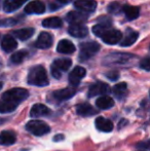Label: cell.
<instances>
[{"label": "cell", "mask_w": 150, "mask_h": 151, "mask_svg": "<svg viewBox=\"0 0 150 151\" xmlns=\"http://www.w3.org/2000/svg\"><path fill=\"white\" fill-rule=\"evenodd\" d=\"M68 32L73 36V37L77 38H83L88 35V30L85 26H83L82 24H73L69 27Z\"/></svg>", "instance_id": "5bb4252c"}, {"label": "cell", "mask_w": 150, "mask_h": 151, "mask_svg": "<svg viewBox=\"0 0 150 151\" xmlns=\"http://www.w3.org/2000/svg\"><path fill=\"white\" fill-rule=\"evenodd\" d=\"M112 93L116 98L121 99L128 93V86H126V82H120V83L114 86V88H112Z\"/></svg>", "instance_id": "4316f807"}, {"label": "cell", "mask_w": 150, "mask_h": 151, "mask_svg": "<svg viewBox=\"0 0 150 151\" xmlns=\"http://www.w3.org/2000/svg\"><path fill=\"white\" fill-rule=\"evenodd\" d=\"M76 112H77V114H79L81 116H92L97 113L96 109L88 103H82L77 105Z\"/></svg>", "instance_id": "44dd1931"}, {"label": "cell", "mask_w": 150, "mask_h": 151, "mask_svg": "<svg viewBox=\"0 0 150 151\" xmlns=\"http://www.w3.org/2000/svg\"><path fill=\"white\" fill-rule=\"evenodd\" d=\"M1 86H2V83H0V88H1Z\"/></svg>", "instance_id": "74e56055"}, {"label": "cell", "mask_w": 150, "mask_h": 151, "mask_svg": "<svg viewBox=\"0 0 150 151\" xmlns=\"http://www.w3.org/2000/svg\"><path fill=\"white\" fill-rule=\"evenodd\" d=\"M74 6L81 12H92L96 9L97 2L95 0H77L74 3Z\"/></svg>", "instance_id": "4fadbf2b"}, {"label": "cell", "mask_w": 150, "mask_h": 151, "mask_svg": "<svg viewBox=\"0 0 150 151\" xmlns=\"http://www.w3.org/2000/svg\"><path fill=\"white\" fill-rule=\"evenodd\" d=\"M86 71L82 67H75L69 74V82L72 86H77L80 82V80L85 76Z\"/></svg>", "instance_id": "8fae6325"}, {"label": "cell", "mask_w": 150, "mask_h": 151, "mask_svg": "<svg viewBox=\"0 0 150 151\" xmlns=\"http://www.w3.org/2000/svg\"><path fill=\"white\" fill-rule=\"evenodd\" d=\"M25 12H26V14H41L45 12V5L39 0L31 1L25 7Z\"/></svg>", "instance_id": "9c48e42d"}, {"label": "cell", "mask_w": 150, "mask_h": 151, "mask_svg": "<svg viewBox=\"0 0 150 151\" xmlns=\"http://www.w3.org/2000/svg\"><path fill=\"white\" fill-rule=\"evenodd\" d=\"M57 1H59L60 3H63V4H67V3H69V2L72 1V0H57Z\"/></svg>", "instance_id": "8d00e7d4"}, {"label": "cell", "mask_w": 150, "mask_h": 151, "mask_svg": "<svg viewBox=\"0 0 150 151\" xmlns=\"http://www.w3.org/2000/svg\"><path fill=\"white\" fill-rule=\"evenodd\" d=\"M50 114V110L46 107L43 104H35L32 108H31L30 115L31 117H42V116H47Z\"/></svg>", "instance_id": "9a60e30c"}, {"label": "cell", "mask_w": 150, "mask_h": 151, "mask_svg": "<svg viewBox=\"0 0 150 151\" xmlns=\"http://www.w3.org/2000/svg\"><path fill=\"white\" fill-rule=\"evenodd\" d=\"M17 46H18V43H17L16 39H14L11 35L4 36L1 42V47L4 52H12V50H16Z\"/></svg>", "instance_id": "d6986e66"}, {"label": "cell", "mask_w": 150, "mask_h": 151, "mask_svg": "<svg viewBox=\"0 0 150 151\" xmlns=\"http://www.w3.org/2000/svg\"><path fill=\"white\" fill-rule=\"evenodd\" d=\"M96 105L98 106L100 109H109V108H112L114 105V101L112 98L108 97V96H101L99 99H97Z\"/></svg>", "instance_id": "cb8c5ba5"}, {"label": "cell", "mask_w": 150, "mask_h": 151, "mask_svg": "<svg viewBox=\"0 0 150 151\" xmlns=\"http://www.w3.org/2000/svg\"><path fill=\"white\" fill-rule=\"evenodd\" d=\"M52 44V36L47 32H42L40 35L38 36L36 42H35V46L41 50H46L50 48Z\"/></svg>", "instance_id": "ba28073f"}, {"label": "cell", "mask_w": 150, "mask_h": 151, "mask_svg": "<svg viewBox=\"0 0 150 151\" xmlns=\"http://www.w3.org/2000/svg\"><path fill=\"white\" fill-rule=\"evenodd\" d=\"M120 10H122V7L117 2H113V3H111L110 5L108 6V12H111V14H117Z\"/></svg>", "instance_id": "1f68e13d"}, {"label": "cell", "mask_w": 150, "mask_h": 151, "mask_svg": "<svg viewBox=\"0 0 150 151\" xmlns=\"http://www.w3.org/2000/svg\"><path fill=\"white\" fill-rule=\"evenodd\" d=\"M17 141L16 135L12 132L9 131H3L0 134V145H12Z\"/></svg>", "instance_id": "603a6c76"}, {"label": "cell", "mask_w": 150, "mask_h": 151, "mask_svg": "<svg viewBox=\"0 0 150 151\" xmlns=\"http://www.w3.org/2000/svg\"><path fill=\"white\" fill-rule=\"evenodd\" d=\"M109 29H110V25L106 24V23H102V24L96 25V26L93 28V32H94L97 36L101 37V36H102L106 31H108Z\"/></svg>", "instance_id": "4dcf8cb0"}, {"label": "cell", "mask_w": 150, "mask_h": 151, "mask_svg": "<svg viewBox=\"0 0 150 151\" xmlns=\"http://www.w3.org/2000/svg\"><path fill=\"white\" fill-rule=\"evenodd\" d=\"M75 46L70 40L67 39H63L59 42L58 46H57V50L61 54H65V55H69V54H73L75 52Z\"/></svg>", "instance_id": "ac0fdd59"}, {"label": "cell", "mask_w": 150, "mask_h": 151, "mask_svg": "<svg viewBox=\"0 0 150 151\" xmlns=\"http://www.w3.org/2000/svg\"><path fill=\"white\" fill-rule=\"evenodd\" d=\"M63 139H64V136L63 135H57L54 140L55 141H59V140H63Z\"/></svg>", "instance_id": "d590c367"}, {"label": "cell", "mask_w": 150, "mask_h": 151, "mask_svg": "<svg viewBox=\"0 0 150 151\" xmlns=\"http://www.w3.org/2000/svg\"><path fill=\"white\" fill-rule=\"evenodd\" d=\"M109 86L106 83L103 82H97V83L90 86V90H88V97H96V96H102L108 93Z\"/></svg>", "instance_id": "7c38bea8"}, {"label": "cell", "mask_w": 150, "mask_h": 151, "mask_svg": "<svg viewBox=\"0 0 150 151\" xmlns=\"http://www.w3.org/2000/svg\"><path fill=\"white\" fill-rule=\"evenodd\" d=\"M72 65V61L70 59H57L52 65V74L55 78L59 79L62 76V72L69 70Z\"/></svg>", "instance_id": "8992f818"}, {"label": "cell", "mask_w": 150, "mask_h": 151, "mask_svg": "<svg viewBox=\"0 0 150 151\" xmlns=\"http://www.w3.org/2000/svg\"><path fill=\"white\" fill-rule=\"evenodd\" d=\"M122 12H124L126 19L128 21H133L135 19H137L140 14V10L137 6H132V5H126L122 7Z\"/></svg>", "instance_id": "d4e9b609"}, {"label": "cell", "mask_w": 150, "mask_h": 151, "mask_svg": "<svg viewBox=\"0 0 150 151\" xmlns=\"http://www.w3.org/2000/svg\"><path fill=\"white\" fill-rule=\"evenodd\" d=\"M18 105L11 102L2 100L0 101V113H10V112L14 111L17 109Z\"/></svg>", "instance_id": "f1b7e54d"}, {"label": "cell", "mask_w": 150, "mask_h": 151, "mask_svg": "<svg viewBox=\"0 0 150 151\" xmlns=\"http://www.w3.org/2000/svg\"><path fill=\"white\" fill-rule=\"evenodd\" d=\"M27 56H28V52L26 50H20V52H17L12 55L11 58H10V61L14 64H21L26 59Z\"/></svg>", "instance_id": "f546056e"}, {"label": "cell", "mask_w": 150, "mask_h": 151, "mask_svg": "<svg viewBox=\"0 0 150 151\" xmlns=\"http://www.w3.org/2000/svg\"><path fill=\"white\" fill-rule=\"evenodd\" d=\"M118 76H119V74L115 71H112V72H110V73L107 74V77L110 78L111 80H116L118 78Z\"/></svg>", "instance_id": "e575fe53"}, {"label": "cell", "mask_w": 150, "mask_h": 151, "mask_svg": "<svg viewBox=\"0 0 150 151\" xmlns=\"http://www.w3.org/2000/svg\"><path fill=\"white\" fill-rule=\"evenodd\" d=\"M95 124H96V127L99 131L104 132V133H109V132H111L113 129L112 121L107 119V118H105V117H102V116L96 118Z\"/></svg>", "instance_id": "2e32d148"}, {"label": "cell", "mask_w": 150, "mask_h": 151, "mask_svg": "<svg viewBox=\"0 0 150 151\" xmlns=\"http://www.w3.org/2000/svg\"><path fill=\"white\" fill-rule=\"evenodd\" d=\"M137 147L140 148V149H145V150H150V140L144 142H140V143L137 144Z\"/></svg>", "instance_id": "836d02e7"}, {"label": "cell", "mask_w": 150, "mask_h": 151, "mask_svg": "<svg viewBox=\"0 0 150 151\" xmlns=\"http://www.w3.org/2000/svg\"><path fill=\"white\" fill-rule=\"evenodd\" d=\"M141 151H143V149H142V150H141Z\"/></svg>", "instance_id": "ab89813d"}, {"label": "cell", "mask_w": 150, "mask_h": 151, "mask_svg": "<svg viewBox=\"0 0 150 151\" xmlns=\"http://www.w3.org/2000/svg\"><path fill=\"white\" fill-rule=\"evenodd\" d=\"M26 129L29 133H31L34 136H38V137L46 135L50 131V127H48V124H46L44 121L37 120V119L29 121L26 124Z\"/></svg>", "instance_id": "277c9868"}, {"label": "cell", "mask_w": 150, "mask_h": 151, "mask_svg": "<svg viewBox=\"0 0 150 151\" xmlns=\"http://www.w3.org/2000/svg\"><path fill=\"white\" fill-rule=\"evenodd\" d=\"M76 91L75 88H63V90H59L52 93V97L54 99H56L57 101L61 102V101H66L69 100L75 95Z\"/></svg>", "instance_id": "30bf717a"}, {"label": "cell", "mask_w": 150, "mask_h": 151, "mask_svg": "<svg viewBox=\"0 0 150 151\" xmlns=\"http://www.w3.org/2000/svg\"><path fill=\"white\" fill-rule=\"evenodd\" d=\"M88 20V14L81 12H71L67 14V21L71 25L73 24H82Z\"/></svg>", "instance_id": "e0dca14e"}, {"label": "cell", "mask_w": 150, "mask_h": 151, "mask_svg": "<svg viewBox=\"0 0 150 151\" xmlns=\"http://www.w3.org/2000/svg\"><path fill=\"white\" fill-rule=\"evenodd\" d=\"M100 50V44L94 41L85 42L80 45V52H79V59L81 61L88 60L93 56L97 54Z\"/></svg>", "instance_id": "5b68a950"}, {"label": "cell", "mask_w": 150, "mask_h": 151, "mask_svg": "<svg viewBox=\"0 0 150 151\" xmlns=\"http://www.w3.org/2000/svg\"><path fill=\"white\" fill-rule=\"evenodd\" d=\"M28 0H5L3 3V9L5 12H14L21 7Z\"/></svg>", "instance_id": "ffe728a7"}, {"label": "cell", "mask_w": 150, "mask_h": 151, "mask_svg": "<svg viewBox=\"0 0 150 151\" xmlns=\"http://www.w3.org/2000/svg\"><path fill=\"white\" fill-rule=\"evenodd\" d=\"M102 40L107 44H116L121 40L122 34L118 30H113V29H109L106 31L102 36H101Z\"/></svg>", "instance_id": "52a82bcc"}, {"label": "cell", "mask_w": 150, "mask_h": 151, "mask_svg": "<svg viewBox=\"0 0 150 151\" xmlns=\"http://www.w3.org/2000/svg\"><path fill=\"white\" fill-rule=\"evenodd\" d=\"M136 57L131 54H120V52H115L107 56L103 61V64L107 66H113V65H131L135 61Z\"/></svg>", "instance_id": "7a4b0ae2"}, {"label": "cell", "mask_w": 150, "mask_h": 151, "mask_svg": "<svg viewBox=\"0 0 150 151\" xmlns=\"http://www.w3.org/2000/svg\"><path fill=\"white\" fill-rule=\"evenodd\" d=\"M0 66H1V62H0Z\"/></svg>", "instance_id": "f35d334b"}, {"label": "cell", "mask_w": 150, "mask_h": 151, "mask_svg": "<svg viewBox=\"0 0 150 151\" xmlns=\"http://www.w3.org/2000/svg\"><path fill=\"white\" fill-rule=\"evenodd\" d=\"M29 97V93L27 90L25 88H12V90H9L2 95V100H5V101L11 102V103H14L17 105L21 103V102L25 101L27 98Z\"/></svg>", "instance_id": "3957f363"}, {"label": "cell", "mask_w": 150, "mask_h": 151, "mask_svg": "<svg viewBox=\"0 0 150 151\" xmlns=\"http://www.w3.org/2000/svg\"><path fill=\"white\" fill-rule=\"evenodd\" d=\"M14 36L18 37L21 40H27L31 37V36L34 34V29L32 28H24L20 29V30H17L14 32Z\"/></svg>", "instance_id": "83f0119b"}, {"label": "cell", "mask_w": 150, "mask_h": 151, "mask_svg": "<svg viewBox=\"0 0 150 151\" xmlns=\"http://www.w3.org/2000/svg\"><path fill=\"white\" fill-rule=\"evenodd\" d=\"M140 67L145 71H150V56L144 58L140 62Z\"/></svg>", "instance_id": "d6a6232c"}, {"label": "cell", "mask_w": 150, "mask_h": 151, "mask_svg": "<svg viewBox=\"0 0 150 151\" xmlns=\"http://www.w3.org/2000/svg\"><path fill=\"white\" fill-rule=\"evenodd\" d=\"M27 80H28V83L31 86H45L48 84L47 74L42 66H35V67L31 68Z\"/></svg>", "instance_id": "6da1fadb"}, {"label": "cell", "mask_w": 150, "mask_h": 151, "mask_svg": "<svg viewBox=\"0 0 150 151\" xmlns=\"http://www.w3.org/2000/svg\"><path fill=\"white\" fill-rule=\"evenodd\" d=\"M138 32L132 30V29H128L126 30V34L124 36V38L120 42L121 46H131L132 44H134L136 42V40L138 39Z\"/></svg>", "instance_id": "7402d4cb"}, {"label": "cell", "mask_w": 150, "mask_h": 151, "mask_svg": "<svg viewBox=\"0 0 150 151\" xmlns=\"http://www.w3.org/2000/svg\"><path fill=\"white\" fill-rule=\"evenodd\" d=\"M63 25V22L61 19L57 18V17H52V18H48L42 22V26L45 28H50V29H58L61 28Z\"/></svg>", "instance_id": "484cf974"}]
</instances>
